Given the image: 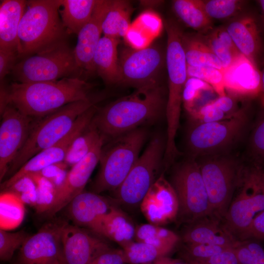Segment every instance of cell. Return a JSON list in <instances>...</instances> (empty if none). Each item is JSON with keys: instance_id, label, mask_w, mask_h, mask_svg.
Instances as JSON below:
<instances>
[{"instance_id": "277c9868", "label": "cell", "mask_w": 264, "mask_h": 264, "mask_svg": "<svg viewBox=\"0 0 264 264\" xmlns=\"http://www.w3.org/2000/svg\"><path fill=\"white\" fill-rule=\"evenodd\" d=\"M196 160L208 194L211 216L222 220L247 168L230 153L204 155Z\"/></svg>"}, {"instance_id": "f546056e", "label": "cell", "mask_w": 264, "mask_h": 264, "mask_svg": "<svg viewBox=\"0 0 264 264\" xmlns=\"http://www.w3.org/2000/svg\"><path fill=\"white\" fill-rule=\"evenodd\" d=\"M200 34L220 60L224 69L230 66L242 55L225 26L212 28Z\"/></svg>"}, {"instance_id": "7402d4cb", "label": "cell", "mask_w": 264, "mask_h": 264, "mask_svg": "<svg viewBox=\"0 0 264 264\" xmlns=\"http://www.w3.org/2000/svg\"><path fill=\"white\" fill-rule=\"evenodd\" d=\"M67 206L68 216L75 224L87 227L92 231L104 217L115 207L99 194L84 191Z\"/></svg>"}, {"instance_id": "f35d334b", "label": "cell", "mask_w": 264, "mask_h": 264, "mask_svg": "<svg viewBox=\"0 0 264 264\" xmlns=\"http://www.w3.org/2000/svg\"><path fill=\"white\" fill-rule=\"evenodd\" d=\"M188 78L200 79L209 85L219 96L226 94L223 71L209 66H187Z\"/></svg>"}, {"instance_id": "cb8c5ba5", "label": "cell", "mask_w": 264, "mask_h": 264, "mask_svg": "<svg viewBox=\"0 0 264 264\" xmlns=\"http://www.w3.org/2000/svg\"><path fill=\"white\" fill-rule=\"evenodd\" d=\"M0 5V49L20 54L18 30L27 6V1L4 0Z\"/></svg>"}, {"instance_id": "f907efd6", "label": "cell", "mask_w": 264, "mask_h": 264, "mask_svg": "<svg viewBox=\"0 0 264 264\" xmlns=\"http://www.w3.org/2000/svg\"><path fill=\"white\" fill-rule=\"evenodd\" d=\"M145 264H187L181 259H173L167 256L159 258Z\"/></svg>"}, {"instance_id": "4dcf8cb0", "label": "cell", "mask_w": 264, "mask_h": 264, "mask_svg": "<svg viewBox=\"0 0 264 264\" xmlns=\"http://www.w3.org/2000/svg\"><path fill=\"white\" fill-rule=\"evenodd\" d=\"M132 11L129 1L112 0L102 24V33L104 36L116 39L125 38L131 25Z\"/></svg>"}, {"instance_id": "6da1fadb", "label": "cell", "mask_w": 264, "mask_h": 264, "mask_svg": "<svg viewBox=\"0 0 264 264\" xmlns=\"http://www.w3.org/2000/svg\"><path fill=\"white\" fill-rule=\"evenodd\" d=\"M0 88V110L11 105L33 118L44 117L69 103L90 98L92 86L81 78H64L55 81L15 82Z\"/></svg>"}, {"instance_id": "74e56055", "label": "cell", "mask_w": 264, "mask_h": 264, "mask_svg": "<svg viewBox=\"0 0 264 264\" xmlns=\"http://www.w3.org/2000/svg\"><path fill=\"white\" fill-rule=\"evenodd\" d=\"M247 149L248 156L253 162V166L262 168L264 162V110L251 131Z\"/></svg>"}, {"instance_id": "ffe728a7", "label": "cell", "mask_w": 264, "mask_h": 264, "mask_svg": "<svg viewBox=\"0 0 264 264\" xmlns=\"http://www.w3.org/2000/svg\"><path fill=\"white\" fill-rule=\"evenodd\" d=\"M225 27L240 52L259 67L263 62L264 48L256 18L251 14H242Z\"/></svg>"}, {"instance_id": "e575fe53", "label": "cell", "mask_w": 264, "mask_h": 264, "mask_svg": "<svg viewBox=\"0 0 264 264\" xmlns=\"http://www.w3.org/2000/svg\"><path fill=\"white\" fill-rule=\"evenodd\" d=\"M127 264H145L167 256L173 249L133 241L122 247Z\"/></svg>"}, {"instance_id": "9a60e30c", "label": "cell", "mask_w": 264, "mask_h": 264, "mask_svg": "<svg viewBox=\"0 0 264 264\" xmlns=\"http://www.w3.org/2000/svg\"><path fill=\"white\" fill-rule=\"evenodd\" d=\"M66 222L47 223L29 236L20 247L16 264H56L63 256L61 242Z\"/></svg>"}, {"instance_id": "5bb4252c", "label": "cell", "mask_w": 264, "mask_h": 264, "mask_svg": "<svg viewBox=\"0 0 264 264\" xmlns=\"http://www.w3.org/2000/svg\"><path fill=\"white\" fill-rule=\"evenodd\" d=\"M0 180L25 143L32 127L31 120L11 105L0 110Z\"/></svg>"}, {"instance_id": "5b68a950", "label": "cell", "mask_w": 264, "mask_h": 264, "mask_svg": "<svg viewBox=\"0 0 264 264\" xmlns=\"http://www.w3.org/2000/svg\"><path fill=\"white\" fill-rule=\"evenodd\" d=\"M250 122L245 108L231 118L213 122L190 119L185 143L189 157L197 159L210 154L230 153L243 139Z\"/></svg>"}, {"instance_id": "30bf717a", "label": "cell", "mask_w": 264, "mask_h": 264, "mask_svg": "<svg viewBox=\"0 0 264 264\" xmlns=\"http://www.w3.org/2000/svg\"><path fill=\"white\" fill-rule=\"evenodd\" d=\"M171 184L178 200V218L189 224L211 216L208 194L195 159L188 157L175 167Z\"/></svg>"}, {"instance_id": "603a6c76", "label": "cell", "mask_w": 264, "mask_h": 264, "mask_svg": "<svg viewBox=\"0 0 264 264\" xmlns=\"http://www.w3.org/2000/svg\"><path fill=\"white\" fill-rule=\"evenodd\" d=\"M181 239L185 244L209 243L231 248L239 242L224 226L222 220L212 216L189 223Z\"/></svg>"}, {"instance_id": "52a82bcc", "label": "cell", "mask_w": 264, "mask_h": 264, "mask_svg": "<svg viewBox=\"0 0 264 264\" xmlns=\"http://www.w3.org/2000/svg\"><path fill=\"white\" fill-rule=\"evenodd\" d=\"M147 136L146 130L139 127L111 140L105 148L103 146L93 192L114 191L118 188L139 157Z\"/></svg>"}, {"instance_id": "b9f144b4", "label": "cell", "mask_w": 264, "mask_h": 264, "mask_svg": "<svg viewBox=\"0 0 264 264\" xmlns=\"http://www.w3.org/2000/svg\"><path fill=\"white\" fill-rule=\"evenodd\" d=\"M29 235L24 230L9 232L0 229V259L2 261L10 260L15 251L21 247Z\"/></svg>"}, {"instance_id": "f6af8a7d", "label": "cell", "mask_w": 264, "mask_h": 264, "mask_svg": "<svg viewBox=\"0 0 264 264\" xmlns=\"http://www.w3.org/2000/svg\"><path fill=\"white\" fill-rule=\"evenodd\" d=\"M246 240L264 241V210L254 218L239 239V241Z\"/></svg>"}, {"instance_id": "d6986e66", "label": "cell", "mask_w": 264, "mask_h": 264, "mask_svg": "<svg viewBox=\"0 0 264 264\" xmlns=\"http://www.w3.org/2000/svg\"><path fill=\"white\" fill-rule=\"evenodd\" d=\"M111 0H98L89 21L78 33L74 54L82 73L95 71L93 56L102 33V24L110 9Z\"/></svg>"}, {"instance_id": "484cf974", "label": "cell", "mask_w": 264, "mask_h": 264, "mask_svg": "<svg viewBox=\"0 0 264 264\" xmlns=\"http://www.w3.org/2000/svg\"><path fill=\"white\" fill-rule=\"evenodd\" d=\"M135 230L131 220L115 206L104 217L93 231L122 247L133 241Z\"/></svg>"}, {"instance_id": "c3c4849f", "label": "cell", "mask_w": 264, "mask_h": 264, "mask_svg": "<svg viewBox=\"0 0 264 264\" xmlns=\"http://www.w3.org/2000/svg\"><path fill=\"white\" fill-rule=\"evenodd\" d=\"M192 262L199 264H239L234 248L225 250L203 261Z\"/></svg>"}, {"instance_id": "ac0fdd59", "label": "cell", "mask_w": 264, "mask_h": 264, "mask_svg": "<svg viewBox=\"0 0 264 264\" xmlns=\"http://www.w3.org/2000/svg\"><path fill=\"white\" fill-rule=\"evenodd\" d=\"M140 207L150 223L159 226L177 218L179 211L176 193L162 175L152 185Z\"/></svg>"}, {"instance_id": "44dd1931", "label": "cell", "mask_w": 264, "mask_h": 264, "mask_svg": "<svg viewBox=\"0 0 264 264\" xmlns=\"http://www.w3.org/2000/svg\"><path fill=\"white\" fill-rule=\"evenodd\" d=\"M224 85L232 94L250 98L260 94L261 72L243 55L223 71Z\"/></svg>"}, {"instance_id": "11a10c76", "label": "cell", "mask_w": 264, "mask_h": 264, "mask_svg": "<svg viewBox=\"0 0 264 264\" xmlns=\"http://www.w3.org/2000/svg\"><path fill=\"white\" fill-rule=\"evenodd\" d=\"M260 174L262 180L264 183V169L260 168Z\"/></svg>"}, {"instance_id": "8d00e7d4", "label": "cell", "mask_w": 264, "mask_h": 264, "mask_svg": "<svg viewBox=\"0 0 264 264\" xmlns=\"http://www.w3.org/2000/svg\"><path fill=\"white\" fill-rule=\"evenodd\" d=\"M203 9L212 20H224L236 17L242 10L245 1L238 0H201Z\"/></svg>"}, {"instance_id": "2e32d148", "label": "cell", "mask_w": 264, "mask_h": 264, "mask_svg": "<svg viewBox=\"0 0 264 264\" xmlns=\"http://www.w3.org/2000/svg\"><path fill=\"white\" fill-rule=\"evenodd\" d=\"M104 143L102 138L87 155L71 167L62 183L55 187L52 202L46 215L53 217L84 191L99 162Z\"/></svg>"}, {"instance_id": "4fadbf2b", "label": "cell", "mask_w": 264, "mask_h": 264, "mask_svg": "<svg viewBox=\"0 0 264 264\" xmlns=\"http://www.w3.org/2000/svg\"><path fill=\"white\" fill-rule=\"evenodd\" d=\"M164 57L161 50L155 45L125 49L119 59L120 84L137 89L158 85L156 79L162 67Z\"/></svg>"}, {"instance_id": "7c38bea8", "label": "cell", "mask_w": 264, "mask_h": 264, "mask_svg": "<svg viewBox=\"0 0 264 264\" xmlns=\"http://www.w3.org/2000/svg\"><path fill=\"white\" fill-rule=\"evenodd\" d=\"M97 110L95 105L90 107L76 120L69 132L54 145L33 156L17 172L1 184V190H7L22 178L41 172L44 169L63 162L75 138L90 124Z\"/></svg>"}, {"instance_id": "3957f363", "label": "cell", "mask_w": 264, "mask_h": 264, "mask_svg": "<svg viewBox=\"0 0 264 264\" xmlns=\"http://www.w3.org/2000/svg\"><path fill=\"white\" fill-rule=\"evenodd\" d=\"M60 6V0L27 1L18 30L19 57L24 58L65 42L67 33L59 17Z\"/></svg>"}, {"instance_id": "9c48e42d", "label": "cell", "mask_w": 264, "mask_h": 264, "mask_svg": "<svg viewBox=\"0 0 264 264\" xmlns=\"http://www.w3.org/2000/svg\"><path fill=\"white\" fill-rule=\"evenodd\" d=\"M166 140L158 133L150 141L121 184L114 192L115 199L130 208L140 205L156 181L163 164Z\"/></svg>"}, {"instance_id": "9f6ffc18", "label": "cell", "mask_w": 264, "mask_h": 264, "mask_svg": "<svg viewBox=\"0 0 264 264\" xmlns=\"http://www.w3.org/2000/svg\"><path fill=\"white\" fill-rule=\"evenodd\" d=\"M56 264H66L65 261L63 256L57 262Z\"/></svg>"}, {"instance_id": "8992f818", "label": "cell", "mask_w": 264, "mask_h": 264, "mask_svg": "<svg viewBox=\"0 0 264 264\" xmlns=\"http://www.w3.org/2000/svg\"><path fill=\"white\" fill-rule=\"evenodd\" d=\"M96 101L90 97L72 102L44 117L31 127L25 143L11 163L7 175H13L33 156L65 137L78 117Z\"/></svg>"}, {"instance_id": "680465c9", "label": "cell", "mask_w": 264, "mask_h": 264, "mask_svg": "<svg viewBox=\"0 0 264 264\" xmlns=\"http://www.w3.org/2000/svg\"><path fill=\"white\" fill-rule=\"evenodd\" d=\"M16 264L15 263V264Z\"/></svg>"}, {"instance_id": "6f0895ef", "label": "cell", "mask_w": 264, "mask_h": 264, "mask_svg": "<svg viewBox=\"0 0 264 264\" xmlns=\"http://www.w3.org/2000/svg\"><path fill=\"white\" fill-rule=\"evenodd\" d=\"M186 263H187V264H198L197 263L192 262H186Z\"/></svg>"}, {"instance_id": "816d5d0a", "label": "cell", "mask_w": 264, "mask_h": 264, "mask_svg": "<svg viewBox=\"0 0 264 264\" xmlns=\"http://www.w3.org/2000/svg\"><path fill=\"white\" fill-rule=\"evenodd\" d=\"M260 94L262 105L264 108V68L261 71V89Z\"/></svg>"}, {"instance_id": "db71d44e", "label": "cell", "mask_w": 264, "mask_h": 264, "mask_svg": "<svg viewBox=\"0 0 264 264\" xmlns=\"http://www.w3.org/2000/svg\"><path fill=\"white\" fill-rule=\"evenodd\" d=\"M258 3L261 9L262 22L264 30V0H258Z\"/></svg>"}, {"instance_id": "d4e9b609", "label": "cell", "mask_w": 264, "mask_h": 264, "mask_svg": "<svg viewBox=\"0 0 264 264\" xmlns=\"http://www.w3.org/2000/svg\"><path fill=\"white\" fill-rule=\"evenodd\" d=\"M118 39L104 36L93 56L95 71L107 83L120 84L121 73L118 57Z\"/></svg>"}, {"instance_id": "f5cc1de1", "label": "cell", "mask_w": 264, "mask_h": 264, "mask_svg": "<svg viewBox=\"0 0 264 264\" xmlns=\"http://www.w3.org/2000/svg\"><path fill=\"white\" fill-rule=\"evenodd\" d=\"M162 1L160 0H142L140 3L144 6H155L159 5Z\"/></svg>"}, {"instance_id": "1f68e13d", "label": "cell", "mask_w": 264, "mask_h": 264, "mask_svg": "<svg viewBox=\"0 0 264 264\" xmlns=\"http://www.w3.org/2000/svg\"><path fill=\"white\" fill-rule=\"evenodd\" d=\"M173 9L176 15L188 27L199 32L212 29V20L203 9L201 0H176Z\"/></svg>"}, {"instance_id": "681fc988", "label": "cell", "mask_w": 264, "mask_h": 264, "mask_svg": "<svg viewBox=\"0 0 264 264\" xmlns=\"http://www.w3.org/2000/svg\"><path fill=\"white\" fill-rule=\"evenodd\" d=\"M211 102L214 106L228 116H234L243 109H237L236 100L232 96L226 94L219 96L215 100L211 101Z\"/></svg>"}, {"instance_id": "ab89813d", "label": "cell", "mask_w": 264, "mask_h": 264, "mask_svg": "<svg viewBox=\"0 0 264 264\" xmlns=\"http://www.w3.org/2000/svg\"><path fill=\"white\" fill-rule=\"evenodd\" d=\"M234 249L239 264H264V248L259 242L239 241Z\"/></svg>"}, {"instance_id": "d6a6232c", "label": "cell", "mask_w": 264, "mask_h": 264, "mask_svg": "<svg viewBox=\"0 0 264 264\" xmlns=\"http://www.w3.org/2000/svg\"><path fill=\"white\" fill-rule=\"evenodd\" d=\"M24 204L16 194L2 192L0 198V229H13L21 223L25 215Z\"/></svg>"}, {"instance_id": "83f0119b", "label": "cell", "mask_w": 264, "mask_h": 264, "mask_svg": "<svg viewBox=\"0 0 264 264\" xmlns=\"http://www.w3.org/2000/svg\"><path fill=\"white\" fill-rule=\"evenodd\" d=\"M162 23L158 15L151 12L141 14L131 24L125 38L132 48L141 49L148 46L160 32Z\"/></svg>"}, {"instance_id": "836d02e7", "label": "cell", "mask_w": 264, "mask_h": 264, "mask_svg": "<svg viewBox=\"0 0 264 264\" xmlns=\"http://www.w3.org/2000/svg\"><path fill=\"white\" fill-rule=\"evenodd\" d=\"M134 239L137 242L174 250L180 238L169 229L150 223L136 227Z\"/></svg>"}, {"instance_id": "7dc6e473", "label": "cell", "mask_w": 264, "mask_h": 264, "mask_svg": "<svg viewBox=\"0 0 264 264\" xmlns=\"http://www.w3.org/2000/svg\"><path fill=\"white\" fill-rule=\"evenodd\" d=\"M19 57L18 52L9 49H0V80L2 82L14 68L16 60Z\"/></svg>"}, {"instance_id": "ee69618b", "label": "cell", "mask_w": 264, "mask_h": 264, "mask_svg": "<svg viewBox=\"0 0 264 264\" xmlns=\"http://www.w3.org/2000/svg\"><path fill=\"white\" fill-rule=\"evenodd\" d=\"M189 114L191 119L201 122L219 121L234 116L225 114L223 111L214 106L211 101L204 104L196 110L189 113Z\"/></svg>"}, {"instance_id": "e0dca14e", "label": "cell", "mask_w": 264, "mask_h": 264, "mask_svg": "<svg viewBox=\"0 0 264 264\" xmlns=\"http://www.w3.org/2000/svg\"><path fill=\"white\" fill-rule=\"evenodd\" d=\"M63 257L66 264H89L110 248L104 240L66 222L61 234Z\"/></svg>"}, {"instance_id": "7a4b0ae2", "label": "cell", "mask_w": 264, "mask_h": 264, "mask_svg": "<svg viewBox=\"0 0 264 264\" xmlns=\"http://www.w3.org/2000/svg\"><path fill=\"white\" fill-rule=\"evenodd\" d=\"M166 104L158 84L147 86L97 108L91 122L104 142L110 141L158 119L165 112Z\"/></svg>"}, {"instance_id": "60d3db41", "label": "cell", "mask_w": 264, "mask_h": 264, "mask_svg": "<svg viewBox=\"0 0 264 264\" xmlns=\"http://www.w3.org/2000/svg\"><path fill=\"white\" fill-rule=\"evenodd\" d=\"M231 248L209 243L185 244L180 255L186 262L201 261Z\"/></svg>"}, {"instance_id": "7bdbcfd3", "label": "cell", "mask_w": 264, "mask_h": 264, "mask_svg": "<svg viewBox=\"0 0 264 264\" xmlns=\"http://www.w3.org/2000/svg\"><path fill=\"white\" fill-rule=\"evenodd\" d=\"M213 88L206 82L195 78H188L183 91V102L186 110L193 105L203 90Z\"/></svg>"}, {"instance_id": "8fae6325", "label": "cell", "mask_w": 264, "mask_h": 264, "mask_svg": "<svg viewBox=\"0 0 264 264\" xmlns=\"http://www.w3.org/2000/svg\"><path fill=\"white\" fill-rule=\"evenodd\" d=\"M239 187L222 220L224 226L238 241L254 218L264 210V183L260 168H247Z\"/></svg>"}, {"instance_id": "ba28073f", "label": "cell", "mask_w": 264, "mask_h": 264, "mask_svg": "<svg viewBox=\"0 0 264 264\" xmlns=\"http://www.w3.org/2000/svg\"><path fill=\"white\" fill-rule=\"evenodd\" d=\"M11 72L15 80L22 83L81 78L83 74L76 61L74 50L66 42L23 58L16 63Z\"/></svg>"}, {"instance_id": "4316f807", "label": "cell", "mask_w": 264, "mask_h": 264, "mask_svg": "<svg viewBox=\"0 0 264 264\" xmlns=\"http://www.w3.org/2000/svg\"><path fill=\"white\" fill-rule=\"evenodd\" d=\"M98 0H60L59 10L67 34L78 35L90 20Z\"/></svg>"}, {"instance_id": "bcb514c9", "label": "cell", "mask_w": 264, "mask_h": 264, "mask_svg": "<svg viewBox=\"0 0 264 264\" xmlns=\"http://www.w3.org/2000/svg\"><path fill=\"white\" fill-rule=\"evenodd\" d=\"M89 264H127L122 249L110 248L95 258Z\"/></svg>"}, {"instance_id": "d590c367", "label": "cell", "mask_w": 264, "mask_h": 264, "mask_svg": "<svg viewBox=\"0 0 264 264\" xmlns=\"http://www.w3.org/2000/svg\"><path fill=\"white\" fill-rule=\"evenodd\" d=\"M102 138L91 122L70 145L63 161L65 164L73 166L87 155Z\"/></svg>"}, {"instance_id": "f1b7e54d", "label": "cell", "mask_w": 264, "mask_h": 264, "mask_svg": "<svg viewBox=\"0 0 264 264\" xmlns=\"http://www.w3.org/2000/svg\"><path fill=\"white\" fill-rule=\"evenodd\" d=\"M182 42L187 66H209L223 71L220 60L204 41L200 33H183Z\"/></svg>"}]
</instances>
